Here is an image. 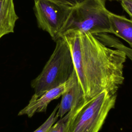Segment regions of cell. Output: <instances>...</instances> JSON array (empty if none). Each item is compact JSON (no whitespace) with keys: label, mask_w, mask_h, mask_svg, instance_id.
I'll return each mask as SVG.
<instances>
[{"label":"cell","mask_w":132,"mask_h":132,"mask_svg":"<svg viewBox=\"0 0 132 132\" xmlns=\"http://www.w3.org/2000/svg\"><path fill=\"white\" fill-rule=\"evenodd\" d=\"M68 80L64 84L49 90L40 96L32 95L28 104L19 111L18 115H26L31 118L36 113L45 112L49 103L58 98L66 90L69 85Z\"/></svg>","instance_id":"obj_7"},{"label":"cell","mask_w":132,"mask_h":132,"mask_svg":"<svg viewBox=\"0 0 132 132\" xmlns=\"http://www.w3.org/2000/svg\"><path fill=\"white\" fill-rule=\"evenodd\" d=\"M37 1V0H34V1ZM50 1H54V2H58V3H61L67 4V5H71V6H72L73 5V0H50Z\"/></svg>","instance_id":"obj_14"},{"label":"cell","mask_w":132,"mask_h":132,"mask_svg":"<svg viewBox=\"0 0 132 132\" xmlns=\"http://www.w3.org/2000/svg\"><path fill=\"white\" fill-rule=\"evenodd\" d=\"M73 1V5L63 34L72 30H79L92 35L112 34L105 0Z\"/></svg>","instance_id":"obj_4"},{"label":"cell","mask_w":132,"mask_h":132,"mask_svg":"<svg viewBox=\"0 0 132 132\" xmlns=\"http://www.w3.org/2000/svg\"><path fill=\"white\" fill-rule=\"evenodd\" d=\"M59 104H58L53 110L47 119L37 129L33 132H48L51 127L56 123L58 119L56 116L57 111L59 108Z\"/></svg>","instance_id":"obj_12"},{"label":"cell","mask_w":132,"mask_h":132,"mask_svg":"<svg viewBox=\"0 0 132 132\" xmlns=\"http://www.w3.org/2000/svg\"><path fill=\"white\" fill-rule=\"evenodd\" d=\"M116 94L104 91L75 107L67 132H98L116 102Z\"/></svg>","instance_id":"obj_3"},{"label":"cell","mask_w":132,"mask_h":132,"mask_svg":"<svg viewBox=\"0 0 132 132\" xmlns=\"http://www.w3.org/2000/svg\"><path fill=\"white\" fill-rule=\"evenodd\" d=\"M55 42V48L41 72L31 81L34 96H40L64 84L74 70L71 51L67 41L61 37Z\"/></svg>","instance_id":"obj_2"},{"label":"cell","mask_w":132,"mask_h":132,"mask_svg":"<svg viewBox=\"0 0 132 132\" xmlns=\"http://www.w3.org/2000/svg\"><path fill=\"white\" fill-rule=\"evenodd\" d=\"M18 19L13 0H0V39L14 32Z\"/></svg>","instance_id":"obj_8"},{"label":"cell","mask_w":132,"mask_h":132,"mask_svg":"<svg viewBox=\"0 0 132 132\" xmlns=\"http://www.w3.org/2000/svg\"><path fill=\"white\" fill-rule=\"evenodd\" d=\"M105 1H117V2H120L121 0H105Z\"/></svg>","instance_id":"obj_15"},{"label":"cell","mask_w":132,"mask_h":132,"mask_svg":"<svg viewBox=\"0 0 132 132\" xmlns=\"http://www.w3.org/2000/svg\"><path fill=\"white\" fill-rule=\"evenodd\" d=\"M105 45L122 51L132 62V48L125 45L117 38L108 33H101L93 35Z\"/></svg>","instance_id":"obj_10"},{"label":"cell","mask_w":132,"mask_h":132,"mask_svg":"<svg viewBox=\"0 0 132 132\" xmlns=\"http://www.w3.org/2000/svg\"><path fill=\"white\" fill-rule=\"evenodd\" d=\"M75 107L72 109L60 120L56 122L48 132H67L71 119L74 113Z\"/></svg>","instance_id":"obj_11"},{"label":"cell","mask_w":132,"mask_h":132,"mask_svg":"<svg viewBox=\"0 0 132 132\" xmlns=\"http://www.w3.org/2000/svg\"><path fill=\"white\" fill-rule=\"evenodd\" d=\"M68 81V88L61 96V100L56 113V116L58 118L63 117L85 100L83 90L78 81L75 69Z\"/></svg>","instance_id":"obj_6"},{"label":"cell","mask_w":132,"mask_h":132,"mask_svg":"<svg viewBox=\"0 0 132 132\" xmlns=\"http://www.w3.org/2000/svg\"><path fill=\"white\" fill-rule=\"evenodd\" d=\"M62 37L70 47L85 100L104 91L116 94L124 79L125 53L112 49L91 33L79 30L68 31Z\"/></svg>","instance_id":"obj_1"},{"label":"cell","mask_w":132,"mask_h":132,"mask_svg":"<svg viewBox=\"0 0 132 132\" xmlns=\"http://www.w3.org/2000/svg\"><path fill=\"white\" fill-rule=\"evenodd\" d=\"M120 2L124 10L132 19V0H121Z\"/></svg>","instance_id":"obj_13"},{"label":"cell","mask_w":132,"mask_h":132,"mask_svg":"<svg viewBox=\"0 0 132 132\" xmlns=\"http://www.w3.org/2000/svg\"><path fill=\"white\" fill-rule=\"evenodd\" d=\"M72 6L50 0L34 1V10L38 27L47 32L56 42L63 34Z\"/></svg>","instance_id":"obj_5"},{"label":"cell","mask_w":132,"mask_h":132,"mask_svg":"<svg viewBox=\"0 0 132 132\" xmlns=\"http://www.w3.org/2000/svg\"><path fill=\"white\" fill-rule=\"evenodd\" d=\"M108 16L112 34L125 41L132 48V19H128L109 11Z\"/></svg>","instance_id":"obj_9"}]
</instances>
